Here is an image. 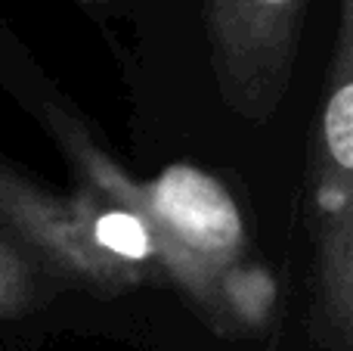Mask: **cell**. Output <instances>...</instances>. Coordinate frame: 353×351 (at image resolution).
Listing matches in <instances>:
<instances>
[{
  "label": "cell",
  "instance_id": "6da1fadb",
  "mask_svg": "<svg viewBox=\"0 0 353 351\" xmlns=\"http://www.w3.org/2000/svg\"><path fill=\"white\" fill-rule=\"evenodd\" d=\"M43 115L81 180L121 209L134 211L159 236L180 274L176 290L214 330L223 327L226 317L220 308L217 280L226 267L242 261L248 246L245 218L232 193L211 171L189 162L161 168L149 180H137L72 115L56 106H47Z\"/></svg>",
  "mask_w": 353,
  "mask_h": 351
},
{
  "label": "cell",
  "instance_id": "8992f818",
  "mask_svg": "<svg viewBox=\"0 0 353 351\" xmlns=\"http://www.w3.org/2000/svg\"><path fill=\"white\" fill-rule=\"evenodd\" d=\"M37 267L0 227V321L22 317L37 302Z\"/></svg>",
  "mask_w": 353,
  "mask_h": 351
},
{
  "label": "cell",
  "instance_id": "52a82bcc",
  "mask_svg": "<svg viewBox=\"0 0 353 351\" xmlns=\"http://www.w3.org/2000/svg\"><path fill=\"white\" fill-rule=\"evenodd\" d=\"M84 3H90V6H112V3H118V0H84Z\"/></svg>",
  "mask_w": 353,
  "mask_h": 351
},
{
  "label": "cell",
  "instance_id": "5b68a950",
  "mask_svg": "<svg viewBox=\"0 0 353 351\" xmlns=\"http://www.w3.org/2000/svg\"><path fill=\"white\" fill-rule=\"evenodd\" d=\"M220 308L230 327L263 330L273 321L279 302V283L263 265H242L236 261L217 280Z\"/></svg>",
  "mask_w": 353,
  "mask_h": 351
},
{
  "label": "cell",
  "instance_id": "3957f363",
  "mask_svg": "<svg viewBox=\"0 0 353 351\" xmlns=\"http://www.w3.org/2000/svg\"><path fill=\"white\" fill-rule=\"evenodd\" d=\"M310 0H199L220 97L263 124L285 99Z\"/></svg>",
  "mask_w": 353,
  "mask_h": 351
},
{
  "label": "cell",
  "instance_id": "277c9868",
  "mask_svg": "<svg viewBox=\"0 0 353 351\" xmlns=\"http://www.w3.org/2000/svg\"><path fill=\"white\" fill-rule=\"evenodd\" d=\"M319 286L325 323L341 345L353 336V171L319 162L316 174Z\"/></svg>",
  "mask_w": 353,
  "mask_h": 351
},
{
  "label": "cell",
  "instance_id": "7a4b0ae2",
  "mask_svg": "<svg viewBox=\"0 0 353 351\" xmlns=\"http://www.w3.org/2000/svg\"><path fill=\"white\" fill-rule=\"evenodd\" d=\"M0 227L37 261L99 292H128L180 274L161 240L93 187L56 196L16 168L0 165Z\"/></svg>",
  "mask_w": 353,
  "mask_h": 351
}]
</instances>
